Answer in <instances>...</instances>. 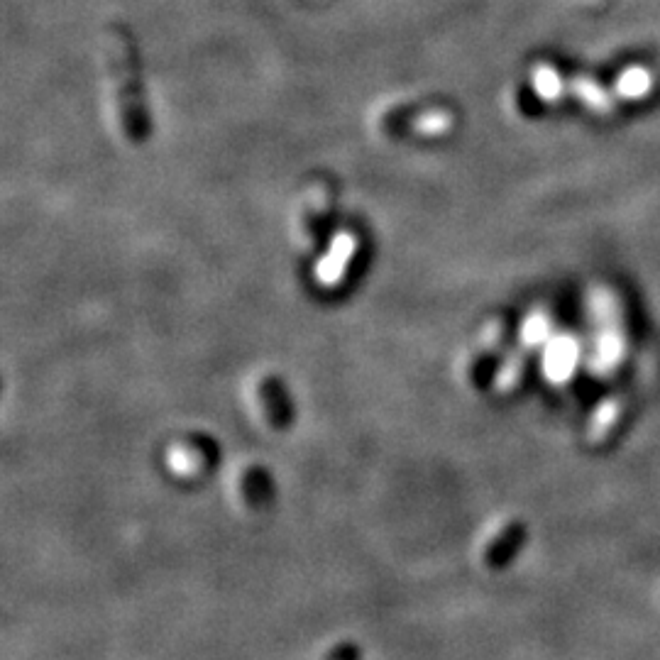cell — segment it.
I'll return each mask as SVG.
<instances>
[{
    "label": "cell",
    "mask_w": 660,
    "mask_h": 660,
    "mask_svg": "<svg viewBox=\"0 0 660 660\" xmlns=\"http://www.w3.org/2000/svg\"><path fill=\"white\" fill-rule=\"evenodd\" d=\"M533 88H536V93L543 98V101L555 103L560 101V96H563L565 84L553 66L541 64L533 69Z\"/></svg>",
    "instance_id": "4"
},
{
    "label": "cell",
    "mask_w": 660,
    "mask_h": 660,
    "mask_svg": "<svg viewBox=\"0 0 660 660\" xmlns=\"http://www.w3.org/2000/svg\"><path fill=\"white\" fill-rule=\"evenodd\" d=\"M653 88V76L651 71L643 69V66H629L626 71H621L619 79H616L614 91L616 96L624 98V101H641L643 96H648Z\"/></svg>",
    "instance_id": "3"
},
{
    "label": "cell",
    "mask_w": 660,
    "mask_h": 660,
    "mask_svg": "<svg viewBox=\"0 0 660 660\" xmlns=\"http://www.w3.org/2000/svg\"><path fill=\"white\" fill-rule=\"evenodd\" d=\"M572 93H575V96L580 98L582 106H585L587 110H592V113L609 115L614 110L612 96H609V93L604 91L597 81L590 79V76H577V79L572 81Z\"/></svg>",
    "instance_id": "2"
},
{
    "label": "cell",
    "mask_w": 660,
    "mask_h": 660,
    "mask_svg": "<svg viewBox=\"0 0 660 660\" xmlns=\"http://www.w3.org/2000/svg\"><path fill=\"white\" fill-rule=\"evenodd\" d=\"M213 460V450L211 445L203 443L201 438H189L181 440L169 448L167 462L169 470L179 477H198L208 470Z\"/></svg>",
    "instance_id": "1"
}]
</instances>
